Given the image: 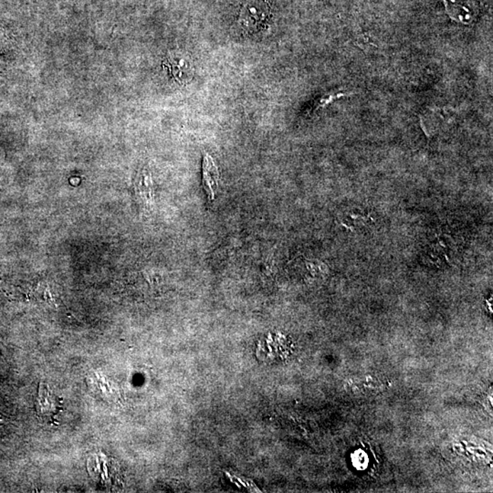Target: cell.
Returning <instances> with one entry per match:
<instances>
[{"mask_svg": "<svg viewBox=\"0 0 493 493\" xmlns=\"http://www.w3.org/2000/svg\"><path fill=\"white\" fill-rule=\"evenodd\" d=\"M203 185L211 200L219 187V170L214 160L210 155L205 156L202 165Z\"/></svg>", "mask_w": 493, "mask_h": 493, "instance_id": "cell-3", "label": "cell"}, {"mask_svg": "<svg viewBox=\"0 0 493 493\" xmlns=\"http://www.w3.org/2000/svg\"><path fill=\"white\" fill-rule=\"evenodd\" d=\"M63 409V399L51 392L47 384L40 383L35 399V411L40 421L49 425L55 424V418Z\"/></svg>", "mask_w": 493, "mask_h": 493, "instance_id": "cell-1", "label": "cell"}, {"mask_svg": "<svg viewBox=\"0 0 493 493\" xmlns=\"http://www.w3.org/2000/svg\"><path fill=\"white\" fill-rule=\"evenodd\" d=\"M445 6L451 18L464 23L476 15L475 6L470 0H445Z\"/></svg>", "mask_w": 493, "mask_h": 493, "instance_id": "cell-2", "label": "cell"}]
</instances>
